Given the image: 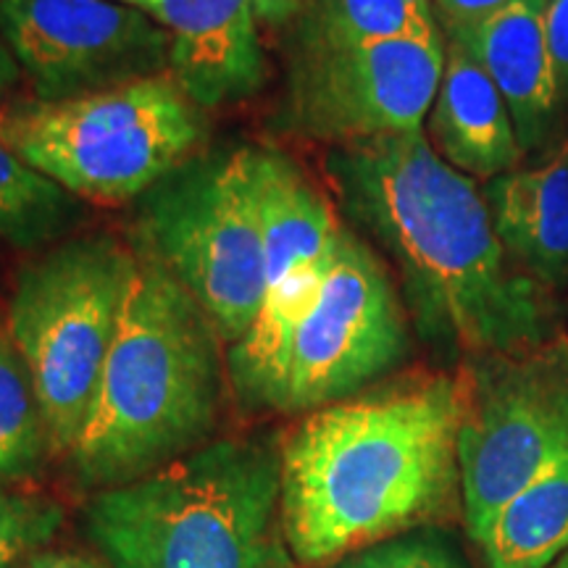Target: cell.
<instances>
[{
  "label": "cell",
  "instance_id": "cell-1",
  "mask_svg": "<svg viewBox=\"0 0 568 568\" xmlns=\"http://www.w3.org/2000/svg\"><path fill=\"white\" fill-rule=\"evenodd\" d=\"M324 166L345 216L393 258L426 343L466 358L556 337L550 290L506 253L485 195L424 130L335 145Z\"/></svg>",
  "mask_w": 568,
  "mask_h": 568
},
{
  "label": "cell",
  "instance_id": "cell-2",
  "mask_svg": "<svg viewBox=\"0 0 568 568\" xmlns=\"http://www.w3.org/2000/svg\"><path fill=\"white\" fill-rule=\"evenodd\" d=\"M295 564L332 566L464 514L456 376L416 374L311 410L280 443Z\"/></svg>",
  "mask_w": 568,
  "mask_h": 568
},
{
  "label": "cell",
  "instance_id": "cell-3",
  "mask_svg": "<svg viewBox=\"0 0 568 568\" xmlns=\"http://www.w3.org/2000/svg\"><path fill=\"white\" fill-rule=\"evenodd\" d=\"M203 305L151 255L140 258L69 477L84 493L138 481L209 445L226 361Z\"/></svg>",
  "mask_w": 568,
  "mask_h": 568
},
{
  "label": "cell",
  "instance_id": "cell-4",
  "mask_svg": "<svg viewBox=\"0 0 568 568\" xmlns=\"http://www.w3.org/2000/svg\"><path fill=\"white\" fill-rule=\"evenodd\" d=\"M84 527L113 568H297L282 527L280 445L222 437L90 497Z\"/></svg>",
  "mask_w": 568,
  "mask_h": 568
},
{
  "label": "cell",
  "instance_id": "cell-5",
  "mask_svg": "<svg viewBox=\"0 0 568 568\" xmlns=\"http://www.w3.org/2000/svg\"><path fill=\"white\" fill-rule=\"evenodd\" d=\"M205 116L172 77H151L71 101L0 109V142L74 197L119 203L193 159Z\"/></svg>",
  "mask_w": 568,
  "mask_h": 568
},
{
  "label": "cell",
  "instance_id": "cell-6",
  "mask_svg": "<svg viewBox=\"0 0 568 568\" xmlns=\"http://www.w3.org/2000/svg\"><path fill=\"white\" fill-rule=\"evenodd\" d=\"M138 266L116 237L88 234L17 276L6 326L40 395L53 458L67 460L88 424Z\"/></svg>",
  "mask_w": 568,
  "mask_h": 568
},
{
  "label": "cell",
  "instance_id": "cell-7",
  "mask_svg": "<svg viewBox=\"0 0 568 568\" xmlns=\"http://www.w3.org/2000/svg\"><path fill=\"white\" fill-rule=\"evenodd\" d=\"M138 219L148 255L190 290L224 343H237L268 290L247 148L195 153L140 195Z\"/></svg>",
  "mask_w": 568,
  "mask_h": 568
},
{
  "label": "cell",
  "instance_id": "cell-8",
  "mask_svg": "<svg viewBox=\"0 0 568 568\" xmlns=\"http://www.w3.org/2000/svg\"><path fill=\"white\" fill-rule=\"evenodd\" d=\"M456 387L464 521L477 537L510 497L568 460V337L466 355Z\"/></svg>",
  "mask_w": 568,
  "mask_h": 568
},
{
  "label": "cell",
  "instance_id": "cell-9",
  "mask_svg": "<svg viewBox=\"0 0 568 568\" xmlns=\"http://www.w3.org/2000/svg\"><path fill=\"white\" fill-rule=\"evenodd\" d=\"M406 353V311L389 272L345 226L316 295L290 326L251 410L311 414L364 393Z\"/></svg>",
  "mask_w": 568,
  "mask_h": 568
},
{
  "label": "cell",
  "instance_id": "cell-10",
  "mask_svg": "<svg viewBox=\"0 0 568 568\" xmlns=\"http://www.w3.org/2000/svg\"><path fill=\"white\" fill-rule=\"evenodd\" d=\"M276 122L335 145L424 130L445 69L443 34L287 55Z\"/></svg>",
  "mask_w": 568,
  "mask_h": 568
},
{
  "label": "cell",
  "instance_id": "cell-11",
  "mask_svg": "<svg viewBox=\"0 0 568 568\" xmlns=\"http://www.w3.org/2000/svg\"><path fill=\"white\" fill-rule=\"evenodd\" d=\"M0 40L38 101L169 74V34L151 13L119 0H0Z\"/></svg>",
  "mask_w": 568,
  "mask_h": 568
},
{
  "label": "cell",
  "instance_id": "cell-12",
  "mask_svg": "<svg viewBox=\"0 0 568 568\" xmlns=\"http://www.w3.org/2000/svg\"><path fill=\"white\" fill-rule=\"evenodd\" d=\"M142 11L169 34V77L203 111L261 90L266 55L247 0H151Z\"/></svg>",
  "mask_w": 568,
  "mask_h": 568
},
{
  "label": "cell",
  "instance_id": "cell-13",
  "mask_svg": "<svg viewBox=\"0 0 568 568\" xmlns=\"http://www.w3.org/2000/svg\"><path fill=\"white\" fill-rule=\"evenodd\" d=\"M548 0H510L485 19L445 24L447 38L487 71L514 119L521 151H535L558 124L548 34Z\"/></svg>",
  "mask_w": 568,
  "mask_h": 568
},
{
  "label": "cell",
  "instance_id": "cell-14",
  "mask_svg": "<svg viewBox=\"0 0 568 568\" xmlns=\"http://www.w3.org/2000/svg\"><path fill=\"white\" fill-rule=\"evenodd\" d=\"M429 142L439 159L489 182L524 159L510 111L489 74L456 40H445V69L429 111Z\"/></svg>",
  "mask_w": 568,
  "mask_h": 568
},
{
  "label": "cell",
  "instance_id": "cell-15",
  "mask_svg": "<svg viewBox=\"0 0 568 568\" xmlns=\"http://www.w3.org/2000/svg\"><path fill=\"white\" fill-rule=\"evenodd\" d=\"M493 226L503 247L542 287L568 280V142L535 166L485 182Z\"/></svg>",
  "mask_w": 568,
  "mask_h": 568
},
{
  "label": "cell",
  "instance_id": "cell-16",
  "mask_svg": "<svg viewBox=\"0 0 568 568\" xmlns=\"http://www.w3.org/2000/svg\"><path fill=\"white\" fill-rule=\"evenodd\" d=\"M247 174L264 240L268 290L324 264L345 230L329 201L290 155L274 148H247Z\"/></svg>",
  "mask_w": 568,
  "mask_h": 568
},
{
  "label": "cell",
  "instance_id": "cell-17",
  "mask_svg": "<svg viewBox=\"0 0 568 568\" xmlns=\"http://www.w3.org/2000/svg\"><path fill=\"white\" fill-rule=\"evenodd\" d=\"M489 568H550L568 552V460L516 493L474 537Z\"/></svg>",
  "mask_w": 568,
  "mask_h": 568
},
{
  "label": "cell",
  "instance_id": "cell-18",
  "mask_svg": "<svg viewBox=\"0 0 568 568\" xmlns=\"http://www.w3.org/2000/svg\"><path fill=\"white\" fill-rule=\"evenodd\" d=\"M432 34L439 24L429 0H308L282 40L287 55H301Z\"/></svg>",
  "mask_w": 568,
  "mask_h": 568
},
{
  "label": "cell",
  "instance_id": "cell-19",
  "mask_svg": "<svg viewBox=\"0 0 568 568\" xmlns=\"http://www.w3.org/2000/svg\"><path fill=\"white\" fill-rule=\"evenodd\" d=\"M51 458V429L40 395L6 318H0V481L40 477Z\"/></svg>",
  "mask_w": 568,
  "mask_h": 568
},
{
  "label": "cell",
  "instance_id": "cell-20",
  "mask_svg": "<svg viewBox=\"0 0 568 568\" xmlns=\"http://www.w3.org/2000/svg\"><path fill=\"white\" fill-rule=\"evenodd\" d=\"M74 216V195L0 142V240L21 247L40 245L59 237Z\"/></svg>",
  "mask_w": 568,
  "mask_h": 568
},
{
  "label": "cell",
  "instance_id": "cell-21",
  "mask_svg": "<svg viewBox=\"0 0 568 568\" xmlns=\"http://www.w3.org/2000/svg\"><path fill=\"white\" fill-rule=\"evenodd\" d=\"M63 527V508L51 497L0 487V568H24Z\"/></svg>",
  "mask_w": 568,
  "mask_h": 568
},
{
  "label": "cell",
  "instance_id": "cell-22",
  "mask_svg": "<svg viewBox=\"0 0 568 568\" xmlns=\"http://www.w3.org/2000/svg\"><path fill=\"white\" fill-rule=\"evenodd\" d=\"M329 568H468L450 537L437 529H416L355 550Z\"/></svg>",
  "mask_w": 568,
  "mask_h": 568
},
{
  "label": "cell",
  "instance_id": "cell-23",
  "mask_svg": "<svg viewBox=\"0 0 568 568\" xmlns=\"http://www.w3.org/2000/svg\"><path fill=\"white\" fill-rule=\"evenodd\" d=\"M545 34L556 82V113L558 122L568 119V0H548L545 9Z\"/></svg>",
  "mask_w": 568,
  "mask_h": 568
},
{
  "label": "cell",
  "instance_id": "cell-24",
  "mask_svg": "<svg viewBox=\"0 0 568 568\" xmlns=\"http://www.w3.org/2000/svg\"><path fill=\"white\" fill-rule=\"evenodd\" d=\"M510 0H429L432 11L439 13L443 24H458V21L485 19L489 13L500 11Z\"/></svg>",
  "mask_w": 568,
  "mask_h": 568
},
{
  "label": "cell",
  "instance_id": "cell-25",
  "mask_svg": "<svg viewBox=\"0 0 568 568\" xmlns=\"http://www.w3.org/2000/svg\"><path fill=\"white\" fill-rule=\"evenodd\" d=\"M261 30L284 32L308 0H247Z\"/></svg>",
  "mask_w": 568,
  "mask_h": 568
},
{
  "label": "cell",
  "instance_id": "cell-26",
  "mask_svg": "<svg viewBox=\"0 0 568 568\" xmlns=\"http://www.w3.org/2000/svg\"><path fill=\"white\" fill-rule=\"evenodd\" d=\"M24 568H103L98 560H92L84 552L69 550H40L27 560Z\"/></svg>",
  "mask_w": 568,
  "mask_h": 568
},
{
  "label": "cell",
  "instance_id": "cell-27",
  "mask_svg": "<svg viewBox=\"0 0 568 568\" xmlns=\"http://www.w3.org/2000/svg\"><path fill=\"white\" fill-rule=\"evenodd\" d=\"M19 74H21V69H19L17 59H13L9 48H6V42L0 40V98H3L6 90H9L11 84L19 80Z\"/></svg>",
  "mask_w": 568,
  "mask_h": 568
},
{
  "label": "cell",
  "instance_id": "cell-28",
  "mask_svg": "<svg viewBox=\"0 0 568 568\" xmlns=\"http://www.w3.org/2000/svg\"><path fill=\"white\" fill-rule=\"evenodd\" d=\"M119 3H126V6H134V9H145L151 0H119Z\"/></svg>",
  "mask_w": 568,
  "mask_h": 568
},
{
  "label": "cell",
  "instance_id": "cell-29",
  "mask_svg": "<svg viewBox=\"0 0 568 568\" xmlns=\"http://www.w3.org/2000/svg\"><path fill=\"white\" fill-rule=\"evenodd\" d=\"M550 568H568V552L560 560H556V564H552Z\"/></svg>",
  "mask_w": 568,
  "mask_h": 568
}]
</instances>
